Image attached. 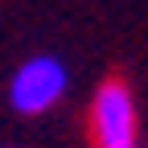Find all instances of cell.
Here are the masks:
<instances>
[{"label": "cell", "instance_id": "1", "mask_svg": "<svg viewBox=\"0 0 148 148\" xmlns=\"http://www.w3.org/2000/svg\"><path fill=\"white\" fill-rule=\"evenodd\" d=\"M70 90V70L58 53H33L8 78V107L16 115H45Z\"/></svg>", "mask_w": 148, "mask_h": 148}, {"label": "cell", "instance_id": "2", "mask_svg": "<svg viewBox=\"0 0 148 148\" xmlns=\"http://www.w3.org/2000/svg\"><path fill=\"white\" fill-rule=\"evenodd\" d=\"M90 140L95 148H140V111L127 82L107 78L90 95Z\"/></svg>", "mask_w": 148, "mask_h": 148}, {"label": "cell", "instance_id": "3", "mask_svg": "<svg viewBox=\"0 0 148 148\" xmlns=\"http://www.w3.org/2000/svg\"><path fill=\"white\" fill-rule=\"evenodd\" d=\"M4 148H12V144H4Z\"/></svg>", "mask_w": 148, "mask_h": 148}]
</instances>
